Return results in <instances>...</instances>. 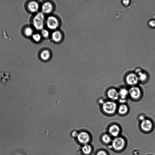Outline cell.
Wrapping results in <instances>:
<instances>
[{
    "instance_id": "cell-1",
    "label": "cell",
    "mask_w": 155,
    "mask_h": 155,
    "mask_svg": "<svg viewBox=\"0 0 155 155\" xmlns=\"http://www.w3.org/2000/svg\"><path fill=\"white\" fill-rule=\"evenodd\" d=\"M61 19L57 14L53 13L46 16L45 28L52 31L61 28Z\"/></svg>"
},
{
    "instance_id": "cell-2",
    "label": "cell",
    "mask_w": 155,
    "mask_h": 155,
    "mask_svg": "<svg viewBox=\"0 0 155 155\" xmlns=\"http://www.w3.org/2000/svg\"><path fill=\"white\" fill-rule=\"evenodd\" d=\"M127 144L126 138L121 135L113 138L111 143L108 146V148L115 152L120 153L125 150Z\"/></svg>"
},
{
    "instance_id": "cell-3",
    "label": "cell",
    "mask_w": 155,
    "mask_h": 155,
    "mask_svg": "<svg viewBox=\"0 0 155 155\" xmlns=\"http://www.w3.org/2000/svg\"><path fill=\"white\" fill-rule=\"evenodd\" d=\"M118 103L117 101L106 99L104 102L99 106L101 112L108 116H112L117 114Z\"/></svg>"
},
{
    "instance_id": "cell-4",
    "label": "cell",
    "mask_w": 155,
    "mask_h": 155,
    "mask_svg": "<svg viewBox=\"0 0 155 155\" xmlns=\"http://www.w3.org/2000/svg\"><path fill=\"white\" fill-rule=\"evenodd\" d=\"M46 17V15L40 12L34 14L31 18V23L35 30L40 31L45 28Z\"/></svg>"
},
{
    "instance_id": "cell-5",
    "label": "cell",
    "mask_w": 155,
    "mask_h": 155,
    "mask_svg": "<svg viewBox=\"0 0 155 155\" xmlns=\"http://www.w3.org/2000/svg\"><path fill=\"white\" fill-rule=\"evenodd\" d=\"M129 99L134 102L140 101L143 98L144 92L139 85L128 87Z\"/></svg>"
},
{
    "instance_id": "cell-6",
    "label": "cell",
    "mask_w": 155,
    "mask_h": 155,
    "mask_svg": "<svg viewBox=\"0 0 155 155\" xmlns=\"http://www.w3.org/2000/svg\"><path fill=\"white\" fill-rule=\"evenodd\" d=\"M154 126V122L150 116H147L144 120L139 122V128L144 133L148 134L151 132L153 130Z\"/></svg>"
},
{
    "instance_id": "cell-7",
    "label": "cell",
    "mask_w": 155,
    "mask_h": 155,
    "mask_svg": "<svg viewBox=\"0 0 155 155\" xmlns=\"http://www.w3.org/2000/svg\"><path fill=\"white\" fill-rule=\"evenodd\" d=\"M56 7L55 2L52 0H43L41 2L40 12L45 15L54 13Z\"/></svg>"
},
{
    "instance_id": "cell-8",
    "label": "cell",
    "mask_w": 155,
    "mask_h": 155,
    "mask_svg": "<svg viewBox=\"0 0 155 155\" xmlns=\"http://www.w3.org/2000/svg\"><path fill=\"white\" fill-rule=\"evenodd\" d=\"M53 55L51 48L48 46H43L38 50V56L39 59L43 62H47L51 60Z\"/></svg>"
},
{
    "instance_id": "cell-9",
    "label": "cell",
    "mask_w": 155,
    "mask_h": 155,
    "mask_svg": "<svg viewBox=\"0 0 155 155\" xmlns=\"http://www.w3.org/2000/svg\"><path fill=\"white\" fill-rule=\"evenodd\" d=\"M123 81L128 87L139 85V84L138 76L134 71L126 72L124 75Z\"/></svg>"
},
{
    "instance_id": "cell-10",
    "label": "cell",
    "mask_w": 155,
    "mask_h": 155,
    "mask_svg": "<svg viewBox=\"0 0 155 155\" xmlns=\"http://www.w3.org/2000/svg\"><path fill=\"white\" fill-rule=\"evenodd\" d=\"M122 128L120 124L116 122H113L108 124L107 132L113 138L121 135Z\"/></svg>"
},
{
    "instance_id": "cell-11",
    "label": "cell",
    "mask_w": 155,
    "mask_h": 155,
    "mask_svg": "<svg viewBox=\"0 0 155 155\" xmlns=\"http://www.w3.org/2000/svg\"><path fill=\"white\" fill-rule=\"evenodd\" d=\"M65 37L63 31L61 28L51 31L50 39L53 43L58 44L62 43Z\"/></svg>"
},
{
    "instance_id": "cell-12",
    "label": "cell",
    "mask_w": 155,
    "mask_h": 155,
    "mask_svg": "<svg viewBox=\"0 0 155 155\" xmlns=\"http://www.w3.org/2000/svg\"><path fill=\"white\" fill-rule=\"evenodd\" d=\"M105 95L107 99L117 102L119 97L118 88L114 86L108 87L105 91Z\"/></svg>"
},
{
    "instance_id": "cell-13",
    "label": "cell",
    "mask_w": 155,
    "mask_h": 155,
    "mask_svg": "<svg viewBox=\"0 0 155 155\" xmlns=\"http://www.w3.org/2000/svg\"><path fill=\"white\" fill-rule=\"evenodd\" d=\"M134 71L138 76L139 83L145 84L148 83L150 76L148 72L140 67L137 68Z\"/></svg>"
},
{
    "instance_id": "cell-14",
    "label": "cell",
    "mask_w": 155,
    "mask_h": 155,
    "mask_svg": "<svg viewBox=\"0 0 155 155\" xmlns=\"http://www.w3.org/2000/svg\"><path fill=\"white\" fill-rule=\"evenodd\" d=\"M41 2L38 0H30L26 3V7L27 11L30 13L35 14L40 12Z\"/></svg>"
},
{
    "instance_id": "cell-15",
    "label": "cell",
    "mask_w": 155,
    "mask_h": 155,
    "mask_svg": "<svg viewBox=\"0 0 155 155\" xmlns=\"http://www.w3.org/2000/svg\"><path fill=\"white\" fill-rule=\"evenodd\" d=\"M118 103H127L129 99L128 87L125 86H121L118 88Z\"/></svg>"
},
{
    "instance_id": "cell-16",
    "label": "cell",
    "mask_w": 155,
    "mask_h": 155,
    "mask_svg": "<svg viewBox=\"0 0 155 155\" xmlns=\"http://www.w3.org/2000/svg\"><path fill=\"white\" fill-rule=\"evenodd\" d=\"M76 138L78 142L83 145L89 143L91 140L90 134L87 131L85 130L78 132Z\"/></svg>"
},
{
    "instance_id": "cell-17",
    "label": "cell",
    "mask_w": 155,
    "mask_h": 155,
    "mask_svg": "<svg viewBox=\"0 0 155 155\" xmlns=\"http://www.w3.org/2000/svg\"><path fill=\"white\" fill-rule=\"evenodd\" d=\"M130 111V107L127 103L119 104L117 108V114L120 116L127 115Z\"/></svg>"
},
{
    "instance_id": "cell-18",
    "label": "cell",
    "mask_w": 155,
    "mask_h": 155,
    "mask_svg": "<svg viewBox=\"0 0 155 155\" xmlns=\"http://www.w3.org/2000/svg\"><path fill=\"white\" fill-rule=\"evenodd\" d=\"M11 78V73L9 71H0V81L5 86Z\"/></svg>"
},
{
    "instance_id": "cell-19",
    "label": "cell",
    "mask_w": 155,
    "mask_h": 155,
    "mask_svg": "<svg viewBox=\"0 0 155 155\" xmlns=\"http://www.w3.org/2000/svg\"><path fill=\"white\" fill-rule=\"evenodd\" d=\"M113 138L107 132L102 133L100 137L101 142L104 144L108 145L110 144Z\"/></svg>"
},
{
    "instance_id": "cell-20",
    "label": "cell",
    "mask_w": 155,
    "mask_h": 155,
    "mask_svg": "<svg viewBox=\"0 0 155 155\" xmlns=\"http://www.w3.org/2000/svg\"><path fill=\"white\" fill-rule=\"evenodd\" d=\"M92 146L89 143L83 145L81 148L82 153L84 155H90L93 151Z\"/></svg>"
},
{
    "instance_id": "cell-21",
    "label": "cell",
    "mask_w": 155,
    "mask_h": 155,
    "mask_svg": "<svg viewBox=\"0 0 155 155\" xmlns=\"http://www.w3.org/2000/svg\"><path fill=\"white\" fill-rule=\"evenodd\" d=\"M31 38L33 42L37 44L41 43L44 40L40 32L37 31H35Z\"/></svg>"
},
{
    "instance_id": "cell-22",
    "label": "cell",
    "mask_w": 155,
    "mask_h": 155,
    "mask_svg": "<svg viewBox=\"0 0 155 155\" xmlns=\"http://www.w3.org/2000/svg\"><path fill=\"white\" fill-rule=\"evenodd\" d=\"M35 30L31 26L28 25L25 27L23 30V33L25 37L31 38L35 32Z\"/></svg>"
},
{
    "instance_id": "cell-23",
    "label": "cell",
    "mask_w": 155,
    "mask_h": 155,
    "mask_svg": "<svg viewBox=\"0 0 155 155\" xmlns=\"http://www.w3.org/2000/svg\"><path fill=\"white\" fill-rule=\"evenodd\" d=\"M40 32L44 39H50L51 31L49 29L46 28H45Z\"/></svg>"
},
{
    "instance_id": "cell-24",
    "label": "cell",
    "mask_w": 155,
    "mask_h": 155,
    "mask_svg": "<svg viewBox=\"0 0 155 155\" xmlns=\"http://www.w3.org/2000/svg\"><path fill=\"white\" fill-rule=\"evenodd\" d=\"M95 155H109V154L106 150L100 149L96 151Z\"/></svg>"
},
{
    "instance_id": "cell-25",
    "label": "cell",
    "mask_w": 155,
    "mask_h": 155,
    "mask_svg": "<svg viewBox=\"0 0 155 155\" xmlns=\"http://www.w3.org/2000/svg\"><path fill=\"white\" fill-rule=\"evenodd\" d=\"M107 99L103 97H100L98 98L97 100V104L99 105L103 104L106 101Z\"/></svg>"
},
{
    "instance_id": "cell-26",
    "label": "cell",
    "mask_w": 155,
    "mask_h": 155,
    "mask_svg": "<svg viewBox=\"0 0 155 155\" xmlns=\"http://www.w3.org/2000/svg\"><path fill=\"white\" fill-rule=\"evenodd\" d=\"M148 26L151 28H155V20L152 19L148 22Z\"/></svg>"
},
{
    "instance_id": "cell-27",
    "label": "cell",
    "mask_w": 155,
    "mask_h": 155,
    "mask_svg": "<svg viewBox=\"0 0 155 155\" xmlns=\"http://www.w3.org/2000/svg\"><path fill=\"white\" fill-rule=\"evenodd\" d=\"M147 116V115H146L144 114H140L137 116V119L139 122H140L144 120Z\"/></svg>"
},
{
    "instance_id": "cell-28",
    "label": "cell",
    "mask_w": 155,
    "mask_h": 155,
    "mask_svg": "<svg viewBox=\"0 0 155 155\" xmlns=\"http://www.w3.org/2000/svg\"><path fill=\"white\" fill-rule=\"evenodd\" d=\"M131 1L127 0H123L121 2L122 4L124 6L127 7L130 4Z\"/></svg>"
},
{
    "instance_id": "cell-29",
    "label": "cell",
    "mask_w": 155,
    "mask_h": 155,
    "mask_svg": "<svg viewBox=\"0 0 155 155\" xmlns=\"http://www.w3.org/2000/svg\"><path fill=\"white\" fill-rule=\"evenodd\" d=\"M78 132L75 130L72 131L71 133V135L73 137H77L78 134Z\"/></svg>"
}]
</instances>
